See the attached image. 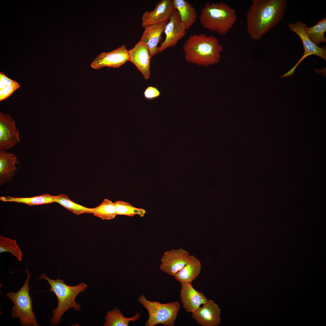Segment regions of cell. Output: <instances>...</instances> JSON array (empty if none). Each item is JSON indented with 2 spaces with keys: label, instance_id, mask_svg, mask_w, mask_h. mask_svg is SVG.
<instances>
[{
  "label": "cell",
  "instance_id": "6da1fadb",
  "mask_svg": "<svg viewBox=\"0 0 326 326\" xmlns=\"http://www.w3.org/2000/svg\"><path fill=\"white\" fill-rule=\"evenodd\" d=\"M286 0H252L246 14V29L251 38L259 40L284 15Z\"/></svg>",
  "mask_w": 326,
  "mask_h": 326
},
{
  "label": "cell",
  "instance_id": "7a4b0ae2",
  "mask_svg": "<svg viewBox=\"0 0 326 326\" xmlns=\"http://www.w3.org/2000/svg\"><path fill=\"white\" fill-rule=\"evenodd\" d=\"M183 50L187 62L207 67L219 63L223 47L215 36L195 34L186 40Z\"/></svg>",
  "mask_w": 326,
  "mask_h": 326
},
{
  "label": "cell",
  "instance_id": "3957f363",
  "mask_svg": "<svg viewBox=\"0 0 326 326\" xmlns=\"http://www.w3.org/2000/svg\"><path fill=\"white\" fill-rule=\"evenodd\" d=\"M39 279L48 282L50 286L49 290L54 293L58 299L57 306L52 311L53 316L50 321L51 325H58L63 314L68 309L73 308L76 311L80 310L81 305L76 302L75 299L78 294L86 289L87 284L81 283L75 286H69L63 280L51 279L45 274H42L38 278Z\"/></svg>",
  "mask_w": 326,
  "mask_h": 326
},
{
  "label": "cell",
  "instance_id": "277c9868",
  "mask_svg": "<svg viewBox=\"0 0 326 326\" xmlns=\"http://www.w3.org/2000/svg\"><path fill=\"white\" fill-rule=\"evenodd\" d=\"M237 19L235 10L223 2L206 3L199 17L203 28L221 36L230 30Z\"/></svg>",
  "mask_w": 326,
  "mask_h": 326
},
{
  "label": "cell",
  "instance_id": "5b68a950",
  "mask_svg": "<svg viewBox=\"0 0 326 326\" xmlns=\"http://www.w3.org/2000/svg\"><path fill=\"white\" fill-rule=\"evenodd\" d=\"M27 279L24 285L17 292H10L7 296L13 302L14 305L12 308L13 318H19L21 325L23 326H38L36 317L32 309V298L29 293V280L31 274L27 269Z\"/></svg>",
  "mask_w": 326,
  "mask_h": 326
},
{
  "label": "cell",
  "instance_id": "8992f818",
  "mask_svg": "<svg viewBox=\"0 0 326 326\" xmlns=\"http://www.w3.org/2000/svg\"><path fill=\"white\" fill-rule=\"evenodd\" d=\"M138 301L148 311L149 317L145 325L154 326L161 324L165 326H174L180 305L177 301L161 303L148 300L144 295L139 297Z\"/></svg>",
  "mask_w": 326,
  "mask_h": 326
},
{
  "label": "cell",
  "instance_id": "52a82bcc",
  "mask_svg": "<svg viewBox=\"0 0 326 326\" xmlns=\"http://www.w3.org/2000/svg\"><path fill=\"white\" fill-rule=\"evenodd\" d=\"M306 25V24L302 21H297L293 24L289 23L288 25L289 29L296 34L301 39L304 49L303 56L294 66L288 71V73L291 75H293L298 66L308 56L316 55L326 60V47H319L309 39L305 31Z\"/></svg>",
  "mask_w": 326,
  "mask_h": 326
},
{
  "label": "cell",
  "instance_id": "ba28073f",
  "mask_svg": "<svg viewBox=\"0 0 326 326\" xmlns=\"http://www.w3.org/2000/svg\"><path fill=\"white\" fill-rule=\"evenodd\" d=\"M165 27V40L158 47V53L166 49L175 46L178 41L185 36L186 28L181 21L177 11L174 9Z\"/></svg>",
  "mask_w": 326,
  "mask_h": 326
},
{
  "label": "cell",
  "instance_id": "9c48e42d",
  "mask_svg": "<svg viewBox=\"0 0 326 326\" xmlns=\"http://www.w3.org/2000/svg\"><path fill=\"white\" fill-rule=\"evenodd\" d=\"M129 60L128 50L124 45L112 51L103 52L97 55L90 64L95 69L104 67L117 68L125 64Z\"/></svg>",
  "mask_w": 326,
  "mask_h": 326
},
{
  "label": "cell",
  "instance_id": "30bf717a",
  "mask_svg": "<svg viewBox=\"0 0 326 326\" xmlns=\"http://www.w3.org/2000/svg\"><path fill=\"white\" fill-rule=\"evenodd\" d=\"M190 255L188 251L182 248L166 251L161 259L159 269L169 275L174 276L185 266Z\"/></svg>",
  "mask_w": 326,
  "mask_h": 326
},
{
  "label": "cell",
  "instance_id": "8fae6325",
  "mask_svg": "<svg viewBox=\"0 0 326 326\" xmlns=\"http://www.w3.org/2000/svg\"><path fill=\"white\" fill-rule=\"evenodd\" d=\"M9 114L0 113V150H5L20 142L19 132Z\"/></svg>",
  "mask_w": 326,
  "mask_h": 326
},
{
  "label": "cell",
  "instance_id": "7c38bea8",
  "mask_svg": "<svg viewBox=\"0 0 326 326\" xmlns=\"http://www.w3.org/2000/svg\"><path fill=\"white\" fill-rule=\"evenodd\" d=\"M173 0H162L152 11H145L142 16L144 28L152 25L168 22L174 9Z\"/></svg>",
  "mask_w": 326,
  "mask_h": 326
},
{
  "label": "cell",
  "instance_id": "4fadbf2b",
  "mask_svg": "<svg viewBox=\"0 0 326 326\" xmlns=\"http://www.w3.org/2000/svg\"><path fill=\"white\" fill-rule=\"evenodd\" d=\"M180 297L183 308L188 313H193L208 299L201 292L195 290L191 283L181 282Z\"/></svg>",
  "mask_w": 326,
  "mask_h": 326
},
{
  "label": "cell",
  "instance_id": "5bb4252c",
  "mask_svg": "<svg viewBox=\"0 0 326 326\" xmlns=\"http://www.w3.org/2000/svg\"><path fill=\"white\" fill-rule=\"evenodd\" d=\"M221 310L212 300L208 301L192 313L193 318L202 326H217L221 322Z\"/></svg>",
  "mask_w": 326,
  "mask_h": 326
},
{
  "label": "cell",
  "instance_id": "9a60e30c",
  "mask_svg": "<svg viewBox=\"0 0 326 326\" xmlns=\"http://www.w3.org/2000/svg\"><path fill=\"white\" fill-rule=\"evenodd\" d=\"M129 60L141 72L147 80L150 77L151 56L147 46L139 41L132 49L128 50Z\"/></svg>",
  "mask_w": 326,
  "mask_h": 326
},
{
  "label": "cell",
  "instance_id": "2e32d148",
  "mask_svg": "<svg viewBox=\"0 0 326 326\" xmlns=\"http://www.w3.org/2000/svg\"><path fill=\"white\" fill-rule=\"evenodd\" d=\"M167 22L152 25L144 28L140 41L147 46L151 57L158 53V45L161 40V35Z\"/></svg>",
  "mask_w": 326,
  "mask_h": 326
},
{
  "label": "cell",
  "instance_id": "e0dca14e",
  "mask_svg": "<svg viewBox=\"0 0 326 326\" xmlns=\"http://www.w3.org/2000/svg\"><path fill=\"white\" fill-rule=\"evenodd\" d=\"M18 158L14 154L5 150L0 152V183L2 185L8 180H11L15 174Z\"/></svg>",
  "mask_w": 326,
  "mask_h": 326
},
{
  "label": "cell",
  "instance_id": "ac0fdd59",
  "mask_svg": "<svg viewBox=\"0 0 326 326\" xmlns=\"http://www.w3.org/2000/svg\"><path fill=\"white\" fill-rule=\"evenodd\" d=\"M201 268V264L198 259L194 255H190L185 266L174 276L180 283H191L199 275Z\"/></svg>",
  "mask_w": 326,
  "mask_h": 326
},
{
  "label": "cell",
  "instance_id": "d6986e66",
  "mask_svg": "<svg viewBox=\"0 0 326 326\" xmlns=\"http://www.w3.org/2000/svg\"><path fill=\"white\" fill-rule=\"evenodd\" d=\"M174 9L177 11L181 21L187 30L196 21L197 13L194 7L189 2L185 0H173Z\"/></svg>",
  "mask_w": 326,
  "mask_h": 326
},
{
  "label": "cell",
  "instance_id": "ffe728a7",
  "mask_svg": "<svg viewBox=\"0 0 326 326\" xmlns=\"http://www.w3.org/2000/svg\"><path fill=\"white\" fill-rule=\"evenodd\" d=\"M141 317L139 313L136 312L133 317H125L120 310L116 307L113 309L108 311L106 314V321L103 326H127L130 322L137 321Z\"/></svg>",
  "mask_w": 326,
  "mask_h": 326
},
{
  "label": "cell",
  "instance_id": "44dd1931",
  "mask_svg": "<svg viewBox=\"0 0 326 326\" xmlns=\"http://www.w3.org/2000/svg\"><path fill=\"white\" fill-rule=\"evenodd\" d=\"M1 201L5 202H15L33 206L55 202L54 196L47 194L30 197H13L9 196L0 197Z\"/></svg>",
  "mask_w": 326,
  "mask_h": 326
},
{
  "label": "cell",
  "instance_id": "7402d4cb",
  "mask_svg": "<svg viewBox=\"0 0 326 326\" xmlns=\"http://www.w3.org/2000/svg\"><path fill=\"white\" fill-rule=\"evenodd\" d=\"M305 32L309 39L317 45L326 42V38L324 36L326 31V16L317 24L312 27L307 25L305 28Z\"/></svg>",
  "mask_w": 326,
  "mask_h": 326
},
{
  "label": "cell",
  "instance_id": "603a6c76",
  "mask_svg": "<svg viewBox=\"0 0 326 326\" xmlns=\"http://www.w3.org/2000/svg\"><path fill=\"white\" fill-rule=\"evenodd\" d=\"M55 202L57 203L68 210L77 215L91 213L92 208H88L77 204L71 200L68 197L62 193L54 196Z\"/></svg>",
  "mask_w": 326,
  "mask_h": 326
},
{
  "label": "cell",
  "instance_id": "cb8c5ba5",
  "mask_svg": "<svg viewBox=\"0 0 326 326\" xmlns=\"http://www.w3.org/2000/svg\"><path fill=\"white\" fill-rule=\"evenodd\" d=\"M91 214L103 220L113 219L117 215L114 203L105 199L97 206L92 208Z\"/></svg>",
  "mask_w": 326,
  "mask_h": 326
},
{
  "label": "cell",
  "instance_id": "d4e9b609",
  "mask_svg": "<svg viewBox=\"0 0 326 326\" xmlns=\"http://www.w3.org/2000/svg\"><path fill=\"white\" fill-rule=\"evenodd\" d=\"M114 203L117 215L129 217L137 215L142 217L146 213L144 209L135 207L129 203L121 200L116 201Z\"/></svg>",
  "mask_w": 326,
  "mask_h": 326
},
{
  "label": "cell",
  "instance_id": "484cf974",
  "mask_svg": "<svg viewBox=\"0 0 326 326\" xmlns=\"http://www.w3.org/2000/svg\"><path fill=\"white\" fill-rule=\"evenodd\" d=\"M20 87L17 82L0 72V101L8 98Z\"/></svg>",
  "mask_w": 326,
  "mask_h": 326
},
{
  "label": "cell",
  "instance_id": "4316f807",
  "mask_svg": "<svg viewBox=\"0 0 326 326\" xmlns=\"http://www.w3.org/2000/svg\"><path fill=\"white\" fill-rule=\"evenodd\" d=\"M9 252L19 261L22 259V253L16 241L7 237L0 236V253Z\"/></svg>",
  "mask_w": 326,
  "mask_h": 326
},
{
  "label": "cell",
  "instance_id": "83f0119b",
  "mask_svg": "<svg viewBox=\"0 0 326 326\" xmlns=\"http://www.w3.org/2000/svg\"><path fill=\"white\" fill-rule=\"evenodd\" d=\"M144 95L145 98L149 100L152 99L159 97L160 95V92L157 88L150 86L145 90Z\"/></svg>",
  "mask_w": 326,
  "mask_h": 326
}]
</instances>
